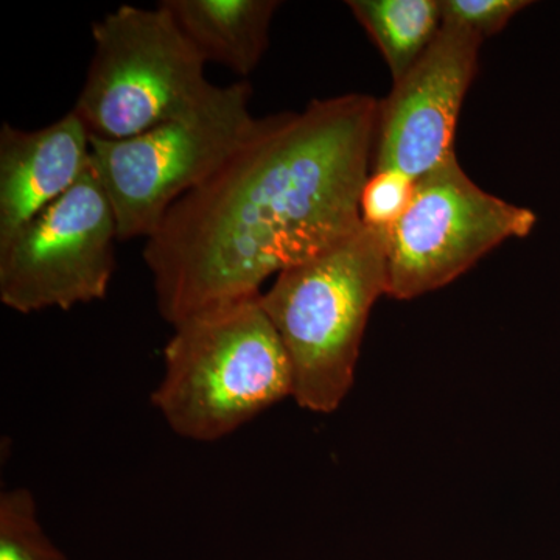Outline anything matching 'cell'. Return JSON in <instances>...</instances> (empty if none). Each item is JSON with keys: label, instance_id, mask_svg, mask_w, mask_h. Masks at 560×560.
Listing matches in <instances>:
<instances>
[{"label": "cell", "instance_id": "ba28073f", "mask_svg": "<svg viewBox=\"0 0 560 560\" xmlns=\"http://www.w3.org/2000/svg\"><path fill=\"white\" fill-rule=\"evenodd\" d=\"M482 40L442 25L422 58L378 102L372 171L418 180L455 156L460 106L477 75Z\"/></svg>", "mask_w": 560, "mask_h": 560}, {"label": "cell", "instance_id": "7a4b0ae2", "mask_svg": "<svg viewBox=\"0 0 560 560\" xmlns=\"http://www.w3.org/2000/svg\"><path fill=\"white\" fill-rule=\"evenodd\" d=\"M291 396L289 355L259 294L173 326L151 399L173 433L213 442Z\"/></svg>", "mask_w": 560, "mask_h": 560}, {"label": "cell", "instance_id": "5bb4252c", "mask_svg": "<svg viewBox=\"0 0 560 560\" xmlns=\"http://www.w3.org/2000/svg\"><path fill=\"white\" fill-rule=\"evenodd\" d=\"M526 7V0H441L442 25L485 40L503 31Z\"/></svg>", "mask_w": 560, "mask_h": 560}, {"label": "cell", "instance_id": "5b68a950", "mask_svg": "<svg viewBox=\"0 0 560 560\" xmlns=\"http://www.w3.org/2000/svg\"><path fill=\"white\" fill-rule=\"evenodd\" d=\"M246 81L189 116L120 140L91 136V165L108 195L119 242L150 238L180 198L226 164L256 131Z\"/></svg>", "mask_w": 560, "mask_h": 560}, {"label": "cell", "instance_id": "9c48e42d", "mask_svg": "<svg viewBox=\"0 0 560 560\" xmlns=\"http://www.w3.org/2000/svg\"><path fill=\"white\" fill-rule=\"evenodd\" d=\"M91 167V135L73 110L39 130L0 128V245H5Z\"/></svg>", "mask_w": 560, "mask_h": 560}, {"label": "cell", "instance_id": "7c38bea8", "mask_svg": "<svg viewBox=\"0 0 560 560\" xmlns=\"http://www.w3.org/2000/svg\"><path fill=\"white\" fill-rule=\"evenodd\" d=\"M0 560H69L40 525L28 489H10L0 495Z\"/></svg>", "mask_w": 560, "mask_h": 560}, {"label": "cell", "instance_id": "4fadbf2b", "mask_svg": "<svg viewBox=\"0 0 560 560\" xmlns=\"http://www.w3.org/2000/svg\"><path fill=\"white\" fill-rule=\"evenodd\" d=\"M416 180L396 171L371 172L361 190V223L389 231L410 206Z\"/></svg>", "mask_w": 560, "mask_h": 560}, {"label": "cell", "instance_id": "8992f818", "mask_svg": "<svg viewBox=\"0 0 560 560\" xmlns=\"http://www.w3.org/2000/svg\"><path fill=\"white\" fill-rule=\"evenodd\" d=\"M536 223L533 210L478 187L455 154L416 180L410 206L388 231L386 294L405 301L441 289Z\"/></svg>", "mask_w": 560, "mask_h": 560}, {"label": "cell", "instance_id": "52a82bcc", "mask_svg": "<svg viewBox=\"0 0 560 560\" xmlns=\"http://www.w3.org/2000/svg\"><path fill=\"white\" fill-rule=\"evenodd\" d=\"M116 243V215L91 165L60 200L0 245V301L31 315L105 300Z\"/></svg>", "mask_w": 560, "mask_h": 560}, {"label": "cell", "instance_id": "8fae6325", "mask_svg": "<svg viewBox=\"0 0 560 560\" xmlns=\"http://www.w3.org/2000/svg\"><path fill=\"white\" fill-rule=\"evenodd\" d=\"M348 7L381 50L394 83L418 65L442 27L441 0H350Z\"/></svg>", "mask_w": 560, "mask_h": 560}, {"label": "cell", "instance_id": "277c9868", "mask_svg": "<svg viewBox=\"0 0 560 560\" xmlns=\"http://www.w3.org/2000/svg\"><path fill=\"white\" fill-rule=\"evenodd\" d=\"M86 80L73 113L92 138L142 135L208 105L220 86L206 79V62L171 13L120 5L92 24Z\"/></svg>", "mask_w": 560, "mask_h": 560}, {"label": "cell", "instance_id": "3957f363", "mask_svg": "<svg viewBox=\"0 0 560 560\" xmlns=\"http://www.w3.org/2000/svg\"><path fill=\"white\" fill-rule=\"evenodd\" d=\"M386 243L388 231L361 224L334 248L279 272L260 294L301 408L327 415L348 396L370 313L386 294Z\"/></svg>", "mask_w": 560, "mask_h": 560}, {"label": "cell", "instance_id": "6da1fadb", "mask_svg": "<svg viewBox=\"0 0 560 560\" xmlns=\"http://www.w3.org/2000/svg\"><path fill=\"white\" fill-rule=\"evenodd\" d=\"M377 110L370 95L346 94L260 117L242 149L145 241L162 319L173 327L259 296L271 276L359 231Z\"/></svg>", "mask_w": 560, "mask_h": 560}, {"label": "cell", "instance_id": "30bf717a", "mask_svg": "<svg viewBox=\"0 0 560 560\" xmlns=\"http://www.w3.org/2000/svg\"><path fill=\"white\" fill-rule=\"evenodd\" d=\"M180 33L206 65L215 62L238 77L257 69L270 46L276 0H162Z\"/></svg>", "mask_w": 560, "mask_h": 560}]
</instances>
